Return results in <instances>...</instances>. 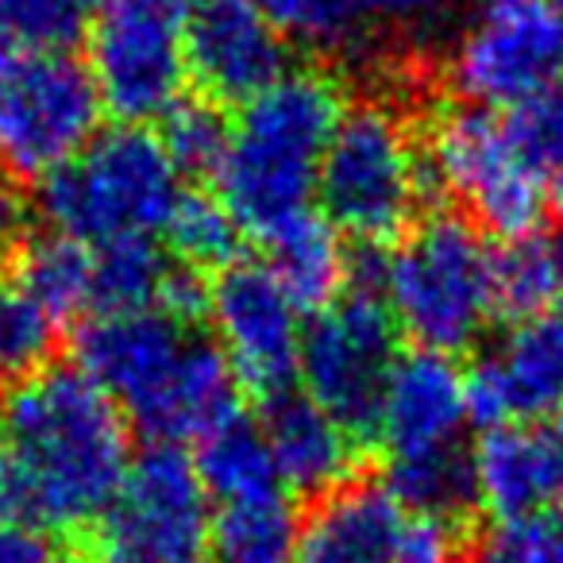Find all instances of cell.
<instances>
[{
	"label": "cell",
	"mask_w": 563,
	"mask_h": 563,
	"mask_svg": "<svg viewBox=\"0 0 563 563\" xmlns=\"http://www.w3.org/2000/svg\"><path fill=\"white\" fill-rule=\"evenodd\" d=\"M563 78L560 0H475L452 51V81L471 104L517 109Z\"/></svg>",
	"instance_id": "cell-11"
},
{
	"label": "cell",
	"mask_w": 563,
	"mask_h": 563,
	"mask_svg": "<svg viewBox=\"0 0 563 563\" xmlns=\"http://www.w3.org/2000/svg\"><path fill=\"white\" fill-rule=\"evenodd\" d=\"M424 170L471 209L478 228L517 243L537 235L548 186L517 151L506 120L490 109H452L437 120Z\"/></svg>",
	"instance_id": "cell-10"
},
{
	"label": "cell",
	"mask_w": 563,
	"mask_h": 563,
	"mask_svg": "<svg viewBox=\"0 0 563 563\" xmlns=\"http://www.w3.org/2000/svg\"><path fill=\"white\" fill-rule=\"evenodd\" d=\"M104 563H158V560H140V555H124V552H109Z\"/></svg>",
	"instance_id": "cell-39"
},
{
	"label": "cell",
	"mask_w": 563,
	"mask_h": 563,
	"mask_svg": "<svg viewBox=\"0 0 563 563\" xmlns=\"http://www.w3.org/2000/svg\"><path fill=\"white\" fill-rule=\"evenodd\" d=\"M424 174L398 112L386 104H355L344 109L321 158L317 201L336 232L383 251L413 224Z\"/></svg>",
	"instance_id": "cell-6"
},
{
	"label": "cell",
	"mask_w": 563,
	"mask_h": 563,
	"mask_svg": "<svg viewBox=\"0 0 563 563\" xmlns=\"http://www.w3.org/2000/svg\"><path fill=\"white\" fill-rule=\"evenodd\" d=\"M506 128L525 163L544 178V186H552L548 194L563 212V78L517 104Z\"/></svg>",
	"instance_id": "cell-31"
},
{
	"label": "cell",
	"mask_w": 563,
	"mask_h": 563,
	"mask_svg": "<svg viewBox=\"0 0 563 563\" xmlns=\"http://www.w3.org/2000/svg\"><path fill=\"white\" fill-rule=\"evenodd\" d=\"M24 228H27L24 197L12 186V178H0V255H12L24 243Z\"/></svg>",
	"instance_id": "cell-37"
},
{
	"label": "cell",
	"mask_w": 563,
	"mask_h": 563,
	"mask_svg": "<svg viewBox=\"0 0 563 563\" xmlns=\"http://www.w3.org/2000/svg\"><path fill=\"white\" fill-rule=\"evenodd\" d=\"M478 563H563V509L498 521L478 548Z\"/></svg>",
	"instance_id": "cell-33"
},
{
	"label": "cell",
	"mask_w": 563,
	"mask_h": 563,
	"mask_svg": "<svg viewBox=\"0 0 563 563\" xmlns=\"http://www.w3.org/2000/svg\"><path fill=\"white\" fill-rule=\"evenodd\" d=\"M298 517L286 498L220 506L209 525V552L217 563H286L294 552Z\"/></svg>",
	"instance_id": "cell-25"
},
{
	"label": "cell",
	"mask_w": 563,
	"mask_h": 563,
	"mask_svg": "<svg viewBox=\"0 0 563 563\" xmlns=\"http://www.w3.org/2000/svg\"><path fill=\"white\" fill-rule=\"evenodd\" d=\"M194 467L201 475L209 501H217V506H240V501L286 498L290 494L282 483V471L274 463L263 424H255L243 413L228 417L197 440Z\"/></svg>",
	"instance_id": "cell-20"
},
{
	"label": "cell",
	"mask_w": 563,
	"mask_h": 563,
	"mask_svg": "<svg viewBox=\"0 0 563 563\" xmlns=\"http://www.w3.org/2000/svg\"><path fill=\"white\" fill-rule=\"evenodd\" d=\"M12 282L55 324L89 321L93 313V247L70 235H32L12 251Z\"/></svg>",
	"instance_id": "cell-23"
},
{
	"label": "cell",
	"mask_w": 563,
	"mask_h": 563,
	"mask_svg": "<svg viewBox=\"0 0 563 563\" xmlns=\"http://www.w3.org/2000/svg\"><path fill=\"white\" fill-rule=\"evenodd\" d=\"M0 563H81L66 537L27 525H0Z\"/></svg>",
	"instance_id": "cell-35"
},
{
	"label": "cell",
	"mask_w": 563,
	"mask_h": 563,
	"mask_svg": "<svg viewBox=\"0 0 563 563\" xmlns=\"http://www.w3.org/2000/svg\"><path fill=\"white\" fill-rule=\"evenodd\" d=\"M174 266H178V258L163 255L155 240H124L93 247V313L89 317L163 306Z\"/></svg>",
	"instance_id": "cell-24"
},
{
	"label": "cell",
	"mask_w": 563,
	"mask_h": 563,
	"mask_svg": "<svg viewBox=\"0 0 563 563\" xmlns=\"http://www.w3.org/2000/svg\"><path fill=\"white\" fill-rule=\"evenodd\" d=\"M271 247V274L290 294L301 313L332 306L347 286V255L336 240V228L324 220V212H301L286 228L263 240Z\"/></svg>",
	"instance_id": "cell-21"
},
{
	"label": "cell",
	"mask_w": 563,
	"mask_h": 563,
	"mask_svg": "<svg viewBox=\"0 0 563 563\" xmlns=\"http://www.w3.org/2000/svg\"><path fill=\"white\" fill-rule=\"evenodd\" d=\"M560 4H563V0H560Z\"/></svg>",
	"instance_id": "cell-40"
},
{
	"label": "cell",
	"mask_w": 563,
	"mask_h": 563,
	"mask_svg": "<svg viewBox=\"0 0 563 563\" xmlns=\"http://www.w3.org/2000/svg\"><path fill=\"white\" fill-rule=\"evenodd\" d=\"M101 93L66 51L0 47V166L9 178H47L97 135Z\"/></svg>",
	"instance_id": "cell-9"
},
{
	"label": "cell",
	"mask_w": 563,
	"mask_h": 563,
	"mask_svg": "<svg viewBox=\"0 0 563 563\" xmlns=\"http://www.w3.org/2000/svg\"><path fill=\"white\" fill-rule=\"evenodd\" d=\"M97 0H0V47L70 51L89 35Z\"/></svg>",
	"instance_id": "cell-28"
},
{
	"label": "cell",
	"mask_w": 563,
	"mask_h": 563,
	"mask_svg": "<svg viewBox=\"0 0 563 563\" xmlns=\"http://www.w3.org/2000/svg\"><path fill=\"white\" fill-rule=\"evenodd\" d=\"M120 406L81 367H40L0 406V525L97 532L132 467Z\"/></svg>",
	"instance_id": "cell-1"
},
{
	"label": "cell",
	"mask_w": 563,
	"mask_h": 563,
	"mask_svg": "<svg viewBox=\"0 0 563 563\" xmlns=\"http://www.w3.org/2000/svg\"><path fill=\"white\" fill-rule=\"evenodd\" d=\"M240 224L228 217V209L212 194H186L174 212L166 240L170 255L189 271H220L240 258Z\"/></svg>",
	"instance_id": "cell-27"
},
{
	"label": "cell",
	"mask_w": 563,
	"mask_h": 563,
	"mask_svg": "<svg viewBox=\"0 0 563 563\" xmlns=\"http://www.w3.org/2000/svg\"><path fill=\"white\" fill-rule=\"evenodd\" d=\"M55 347V321L20 290L0 278V386H16L40 367Z\"/></svg>",
	"instance_id": "cell-30"
},
{
	"label": "cell",
	"mask_w": 563,
	"mask_h": 563,
	"mask_svg": "<svg viewBox=\"0 0 563 563\" xmlns=\"http://www.w3.org/2000/svg\"><path fill=\"white\" fill-rule=\"evenodd\" d=\"M205 0H97L89 74L101 104L124 124L163 120L189 78L186 32Z\"/></svg>",
	"instance_id": "cell-8"
},
{
	"label": "cell",
	"mask_w": 563,
	"mask_h": 563,
	"mask_svg": "<svg viewBox=\"0 0 563 563\" xmlns=\"http://www.w3.org/2000/svg\"><path fill=\"white\" fill-rule=\"evenodd\" d=\"M209 317L235 383L255 401H274L298 383L301 309L266 263L235 258L209 282Z\"/></svg>",
	"instance_id": "cell-13"
},
{
	"label": "cell",
	"mask_w": 563,
	"mask_h": 563,
	"mask_svg": "<svg viewBox=\"0 0 563 563\" xmlns=\"http://www.w3.org/2000/svg\"><path fill=\"white\" fill-rule=\"evenodd\" d=\"M78 367L109 394L151 444L201 440L235 417V371L220 344L166 309L81 321Z\"/></svg>",
	"instance_id": "cell-2"
},
{
	"label": "cell",
	"mask_w": 563,
	"mask_h": 563,
	"mask_svg": "<svg viewBox=\"0 0 563 563\" xmlns=\"http://www.w3.org/2000/svg\"><path fill=\"white\" fill-rule=\"evenodd\" d=\"M386 490L398 498L406 514L437 517L455 529H467L478 501L475 483V455L471 448L448 444L432 448V452L413 455H386Z\"/></svg>",
	"instance_id": "cell-22"
},
{
	"label": "cell",
	"mask_w": 563,
	"mask_h": 563,
	"mask_svg": "<svg viewBox=\"0 0 563 563\" xmlns=\"http://www.w3.org/2000/svg\"><path fill=\"white\" fill-rule=\"evenodd\" d=\"M340 117L344 101L336 81L317 70L282 74L247 101L212 170L217 201L243 235L271 240L278 228L313 209L321 158Z\"/></svg>",
	"instance_id": "cell-3"
},
{
	"label": "cell",
	"mask_w": 563,
	"mask_h": 563,
	"mask_svg": "<svg viewBox=\"0 0 563 563\" xmlns=\"http://www.w3.org/2000/svg\"><path fill=\"white\" fill-rule=\"evenodd\" d=\"M555 294L560 290H555L552 255H548V243H540L537 235L494 251V306H498V317L525 321L532 313H544V309H552Z\"/></svg>",
	"instance_id": "cell-29"
},
{
	"label": "cell",
	"mask_w": 563,
	"mask_h": 563,
	"mask_svg": "<svg viewBox=\"0 0 563 563\" xmlns=\"http://www.w3.org/2000/svg\"><path fill=\"white\" fill-rule=\"evenodd\" d=\"M228 132L232 128L224 124V117L212 104L178 101L163 117V135L158 140L170 151L174 166L181 174H212L228 147Z\"/></svg>",
	"instance_id": "cell-32"
},
{
	"label": "cell",
	"mask_w": 563,
	"mask_h": 563,
	"mask_svg": "<svg viewBox=\"0 0 563 563\" xmlns=\"http://www.w3.org/2000/svg\"><path fill=\"white\" fill-rule=\"evenodd\" d=\"M398 336L401 329L383 294L352 282L301 329L298 378L306 398L360 444H375L378 409L398 363Z\"/></svg>",
	"instance_id": "cell-7"
},
{
	"label": "cell",
	"mask_w": 563,
	"mask_h": 563,
	"mask_svg": "<svg viewBox=\"0 0 563 563\" xmlns=\"http://www.w3.org/2000/svg\"><path fill=\"white\" fill-rule=\"evenodd\" d=\"M478 501L498 521L563 509V424H501L471 448Z\"/></svg>",
	"instance_id": "cell-18"
},
{
	"label": "cell",
	"mask_w": 563,
	"mask_h": 563,
	"mask_svg": "<svg viewBox=\"0 0 563 563\" xmlns=\"http://www.w3.org/2000/svg\"><path fill=\"white\" fill-rule=\"evenodd\" d=\"M209 494L181 444H147L128 467L117 501L101 521L109 552L158 563H205Z\"/></svg>",
	"instance_id": "cell-12"
},
{
	"label": "cell",
	"mask_w": 563,
	"mask_h": 563,
	"mask_svg": "<svg viewBox=\"0 0 563 563\" xmlns=\"http://www.w3.org/2000/svg\"><path fill=\"white\" fill-rule=\"evenodd\" d=\"M467 424L463 371L452 363V355L424 352V347L398 355L375 432L386 455H413L460 444Z\"/></svg>",
	"instance_id": "cell-16"
},
{
	"label": "cell",
	"mask_w": 563,
	"mask_h": 563,
	"mask_svg": "<svg viewBox=\"0 0 563 563\" xmlns=\"http://www.w3.org/2000/svg\"><path fill=\"white\" fill-rule=\"evenodd\" d=\"M383 298L398 329L424 352H471L498 317L494 247L478 224L437 212L383 258Z\"/></svg>",
	"instance_id": "cell-5"
},
{
	"label": "cell",
	"mask_w": 563,
	"mask_h": 563,
	"mask_svg": "<svg viewBox=\"0 0 563 563\" xmlns=\"http://www.w3.org/2000/svg\"><path fill=\"white\" fill-rule=\"evenodd\" d=\"M282 40L309 51H352L371 20L367 0H251Z\"/></svg>",
	"instance_id": "cell-26"
},
{
	"label": "cell",
	"mask_w": 563,
	"mask_h": 563,
	"mask_svg": "<svg viewBox=\"0 0 563 563\" xmlns=\"http://www.w3.org/2000/svg\"><path fill=\"white\" fill-rule=\"evenodd\" d=\"M548 255H552V271H555V290L563 294V228L555 232V240L548 243Z\"/></svg>",
	"instance_id": "cell-38"
},
{
	"label": "cell",
	"mask_w": 563,
	"mask_h": 563,
	"mask_svg": "<svg viewBox=\"0 0 563 563\" xmlns=\"http://www.w3.org/2000/svg\"><path fill=\"white\" fill-rule=\"evenodd\" d=\"M467 529H455L437 517L409 514L398 544V563H455V548Z\"/></svg>",
	"instance_id": "cell-34"
},
{
	"label": "cell",
	"mask_w": 563,
	"mask_h": 563,
	"mask_svg": "<svg viewBox=\"0 0 563 563\" xmlns=\"http://www.w3.org/2000/svg\"><path fill=\"white\" fill-rule=\"evenodd\" d=\"M463 394L467 421L483 432L563 409V309L509 324L501 344L467 367Z\"/></svg>",
	"instance_id": "cell-14"
},
{
	"label": "cell",
	"mask_w": 563,
	"mask_h": 563,
	"mask_svg": "<svg viewBox=\"0 0 563 563\" xmlns=\"http://www.w3.org/2000/svg\"><path fill=\"white\" fill-rule=\"evenodd\" d=\"M181 197V170L163 140L140 124H120L43 178L40 209L58 235L104 247L166 235Z\"/></svg>",
	"instance_id": "cell-4"
},
{
	"label": "cell",
	"mask_w": 563,
	"mask_h": 563,
	"mask_svg": "<svg viewBox=\"0 0 563 563\" xmlns=\"http://www.w3.org/2000/svg\"><path fill=\"white\" fill-rule=\"evenodd\" d=\"M263 432L271 440L274 463H278L286 490L321 498V494L352 483L363 444L347 437L306 394L290 390L266 401Z\"/></svg>",
	"instance_id": "cell-19"
},
{
	"label": "cell",
	"mask_w": 563,
	"mask_h": 563,
	"mask_svg": "<svg viewBox=\"0 0 563 563\" xmlns=\"http://www.w3.org/2000/svg\"><path fill=\"white\" fill-rule=\"evenodd\" d=\"M455 4H460V0H367L371 16H383V20H394V24H409V27L437 24Z\"/></svg>",
	"instance_id": "cell-36"
},
{
	"label": "cell",
	"mask_w": 563,
	"mask_h": 563,
	"mask_svg": "<svg viewBox=\"0 0 563 563\" xmlns=\"http://www.w3.org/2000/svg\"><path fill=\"white\" fill-rule=\"evenodd\" d=\"M409 514L383 483H344L313 498L294 532V563H398Z\"/></svg>",
	"instance_id": "cell-17"
},
{
	"label": "cell",
	"mask_w": 563,
	"mask_h": 563,
	"mask_svg": "<svg viewBox=\"0 0 563 563\" xmlns=\"http://www.w3.org/2000/svg\"><path fill=\"white\" fill-rule=\"evenodd\" d=\"M189 74L217 101H255L286 74V47L251 0H205L186 32Z\"/></svg>",
	"instance_id": "cell-15"
}]
</instances>
